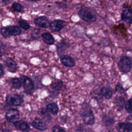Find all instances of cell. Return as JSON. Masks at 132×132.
Instances as JSON below:
<instances>
[{
  "label": "cell",
  "instance_id": "6da1fadb",
  "mask_svg": "<svg viewBox=\"0 0 132 132\" xmlns=\"http://www.w3.org/2000/svg\"><path fill=\"white\" fill-rule=\"evenodd\" d=\"M22 32L21 28L15 25L3 27L1 29V35L5 38L20 35Z\"/></svg>",
  "mask_w": 132,
  "mask_h": 132
},
{
  "label": "cell",
  "instance_id": "7a4b0ae2",
  "mask_svg": "<svg viewBox=\"0 0 132 132\" xmlns=\"http://www.w3.org/2000/svg\"><path fill=\"white\" fill-rule=\"evenodd\" d=\"M78 14L80 18L87 22H94L96 21V15L89 8L82 7L78 11Z\"/></svg>",
  "mask_w": 132,
  "mask_h": 132
},
{
  "label": "cell",
  "instance_id": "3957f363",
  "mask_svg": "<svg viewBox=\"0 0 132 132\" xmlns=\"http://www.w3.org/2000/svg\"><path fill=\"white\" fill-rule=\"evenodd\" d=\"M118 66L122 72L128 73L130 71L131 68V60L126 56H123L118 63Z\"/></svg>",
  "mask_w": 132,
  "mask_h": 132
},
{
  "label": "cell",
  "instance_id": "277c9868",
  "mask_svg": "<svg viewBox=\"0 0 132 132\" xmlns=\"http://www.w3.org/2000/svg\"><path fill=\"white\" fill-rule=\"evenodd\" d=\"M22 98L17 94H10L7 95L6 102V103L10 106L13 107L20 106L23 102Z\"/></svg>",
  "mask_w": 132,
  "mask_h": 132
},
{
  "label": "cell",
  "instance_id": "5b68a950",
  "mask_svg": "<svg viewBox=\"0 0 132 132\" xmlns=\"http://www.w3.org/2000/svg\"><path fill=\"white\" fill-rule=\"evenodd\" d=\"M5 117L9 123L13 124V123L19 120L20 118L19 111L16 109L11 108L6 112Z\"/></svg>",
  "mask_w": 132,
  "mask_h": 132
},
{
  "label": "cell",
  "instance_id": "8992f818",
  "mask_svg": "<svg viewBox=\"0 0 132 132\" xmlns=\"http://www.w3.org/2000/svg\"><path fill=\"white\" fill-rule=\"evenodd\" d=\"M121 19L127 24L132 22V8L129 6H124L121 13Z\"/></svg>",
  "mask_w": 132,
  "mask_h": 132
},
{
  "label": "cell",
  "instance_id": "52a82bcc",
  "mask_svg": "<svg viewBox=\"0 0 132 132\" xmlns=\"http://www.w3.org/2000/svg\"><path fill=\"white\" fill-rule=\"evenodd\" d=\"M24 89L27 92H31L34 89V83L31 78L28 76L22 75L20 77Z\"/></svg>",
  "mask_w": 132,
  "mask_h": 132
},
{
  "label": "cell",
  "instance_id": "ba28073f",
  "mask_svg": "<svg viewBox=\"0 0 132 132\" xmlns=\"http://www.w3.org/2000/svg\"><path fill=\"white\" fill-rule=\"evenodd\" d=\"M65 26V22L61 20H55L50 23V29L54 32H58L61 30Z\"/></svg>",
  "mask_w": 132,
  "mask_h": 132
},
{
  "label": "cell",
  "instance_id": "9c48e42d",
  "mask_svg": "<svg viewBox=\"0 0 132 132\" xmlns=\"http://www.w3.org/2000/svg\"><path fill=\"white\" fill-rule=\"evenodd\" d=\"M34 22L36 26L44 28H49L51 23L48 19L44 16H41L36 18L34 19Z\"/></svg>",
  "mask_w": 132,
  "mask_h": 132
},
{
  "label": "cell",
  "instance_id": "30bf717a",
  "mask_svg": "<svg viewBox=\"0 0 132 132\" xmlns=\"http://www.w3.org/2000/svg\"><path fill=\"white\" fill-rule=\"evenodd\" d=\"M84 122L87 125H93L95 122V117L91 109L86 111L82 116Z\"/></svg>",
  "mask_w": 132,
  "mask_h": 132
},
{
  "label": "cell",
  "instance_id": "8fae6325",
  "mask_svg": "<svg viewBox=\"0 0 132 132\" xmlns=\"http://www.w3.org/2000/svg\"><path fill=\"white\" fill-rule=\"evenodd\" d=\"M14 126L18 130L22 131H29L30 127L27 122L23 120H18L13 123Z\"/></svg>",
  "mask_w": 132,
  "mask_h": 132
},
{
  "label": "cell",
  "instance_id": "7c38bea8",
  "mask_svg": "<svg viewBox=\"0 0 132 132\" xmlns=\"http://www.w3.org/2000/svg\"><path fill=\"white\" fill-rule=\"evenodd\" d=\"M61 63L67 67H73L75 65V61L74 59L70 56L68 55H63L60 58Z\"/></svg>",
  "mask_w": 132,
  "mask_h": 132
},
{
  "label": "cell",
  "instance_id": "4fadbf2b",
  "mask_svg": "<svg viewBox=\"0 0 132 132\" xmlns=\"http://www.w3.org/2000/svg\"><path fill=\"white\" fill-rule=\"evenodd\" d=\"M5 63L6 67L9 72L14 73L17 71L16 63L11 58L7 57L6 59Z\"/></svg>",
  "mask_w": 132,
  "mask_h": 132
},
{
  "label": "cell",
  "instance_id": "5bb4252c",
  "mask_svg": "<svg viewBox=\"0 0 132 132\" xmlns=\"http://www.w3.org/2000/svg\"><path fill=\"white\" fill-rule=\"evenodd\" d=\"M31 126L40 131L45 130L46 129V124L40 119H35L31 123Z\"/></svg>",
  "mask_w": 132,
  "mask_h": 132
},
{
  "label": "cell",
  "instance_id": "9a60e30c",
  "mask_svg": "<svg viewBox=\"0 0 132 132\" xmlns=\"http://www.w3.org/2000/svg\"><path fill=\"white\" fill-rule=\"evenodd\" d=\"M70 46V44L65 40H61L57 45V53L59 55L63 53Z\"/></svg>",
  "mask_w": 132,
  "mask_h": 132
},
{
  "label": "cell",
  "instance_id": "2e32d148",
  "mask_svg": "<svg viewBox=\"0 0 132 132\" xmlns=\"http://www.w3.org/2000/svg\"><path fill=\"white\" fill-rule=\"evenodd\" d=\"M117 130L119 131H131L132 126L128 123H118L116 125Z\"/></svg>",
  "mask_w": 132,
  "mask_h": 132
},
{
  "label": "cell",
  "instance_id": "e0dca14e",
  "mask_svg": "<svg viewBox=\"0 0 132 132\" xmlns=\"http://www.w3.org/2000/svg\"><path fill=\"white\" fill-rule=\"evenodd\" d=\"M41 37L43 41L47 44L52 45L54 44L55 39L52 35L49 32H44L41 35Z\"/></svg>",
  "mask_w": 132,
  "mask_h": 132
},
{
  "label": "cell",
  "instance_id": "ac0fdd59",
  "mask_svg": "<svg viewBox=\"0 0 132 132\" xmlns=\"http://www.w3.org/2000/svg\"><path fill=\"white\" fill-rule=\"evenodd\" d=\"M9 83L11 88L14 89H20L22 84L20 78L16 77L11 78L9 81Z\"/></svg>",
  "mask_w": 132,
  "mask_h": 132
},
{
  "label": "cell",
  "instance_id": "d6986e66",
  "mask_svg": "<svg viewBox=\"0 0 132 132\" xmlns=\"http://www.w3.org/2000/svg\"><path fill=\"white\" fill-rule=\"evenodd\" d=\"M100 93L107 99H110L111 98L112 94H113V91L109 87H104L101 88L100 90Z\"/></svg>",
  "mask_w": 132,
  "mask_h": 132
},
{
  "label": "cell",
  "instance_id": "ffe728a7",
  "mask_svg": "<svg viewBox=\"0 0 132 132\" xmlns=\"http://www.w3.org/2000/svg\"><path fill=\"white\" fill-rule=\"evenodd\" d=\"M46 109L52 114H57L59 111L58 105L55 103H51L46 105Z\"/></svg>",
  "mask_w": 132,
  "mask_h": 132
},
{
  "label": "cell",
  "instance_id": "44dd1931",
  "mask_svg": "<svg viewBox=\"0 0 132 132\" xmlns=\"http://www.w3.org/2000/svg\"><path fill=\"white\" fill-rule=\"evenodd\" d=\"M49 111L47 110H46L44 108H41L38 111L39 114L40 115L41 117H42L45 120H46L47 122H50L51 119V116H50V114L49 113Z\"/></svg>",
  "mask_w": 132,
  "mask_h": 132
},
{
  "label": "cell",
  "instance_id": "7402d4cb",
  "mask_svg": "<svg viewBox=\"0 0 132 132\" xmlns=\"http://www.w3.org/2000/svg\"><path fill=\"white\" fill-rule=\"evenodd\" d=\"M11 7L14 11L18 12H21L23 11L24 9L23 6L21 4L16 2L13 3L11 6Z\"/></svg>",
  "mask_w": 132,
  "mask_h": 132
},
{
  "label": "cell",
  "instance_id": "603a6c76",
  "mask_svg": "<svg viewBox=\"0 0 132 132\" xmlns=\"http://www.w3.org/2000/svg\"><path fill=\"white\" fill-rule=\"evenodd\" d=\"M18 23H19L20 27L24 30H28L30 27L29 24L28 23H27L25 20H20L19 21Z\"/></svg>",
  "mask_w": 132,
  "mask_h": 132
},
{
  "label": "cell",
  "instance_id": "cb8c5ba5",
  "mask_svg": "<svg viewBox=\"0 0 132 132\" xmlns=\"http://www.w3.org/2000/svg\"><path fill=\"white\" fill-rule=\"evenodd\" d=\"M103 121L106 126H110L113 123L114 120L107 116H104L103 118Z\"/></svg>",
  "mask_w": 132,
  "mask_h": 132
},
{
  "label": "cell",
  "instance_id": "d4e9b609",
  "mask_svg": "<svg viewBox=\"0 0 132 132\" xmlns=\"http://www.w3.org/2000/svg\"><path fill=\"white\" fill-rule=\"evenodd\" d=\"M63 86V84L62 81L58 80L53 84L52 88L54 89H55L58 91H60V90H61Z\"/></svg>",
  "mask_w": 132,
  "mask_h": 132
},
{
  "label": "cell",
  "instance_id": "484cf974",
  "mask_svg": "<svg viewBox=\"0 0 132 132\" xmlns=\"http://www.w3.org/2000/svg\"><path fill=\"white\" fill-rule=\"evenodd\" d=\"M126 110L130 113H132V100L127 101L125 105Z\"/></svg>",
  "mask_w": 132,
  "mask_h": 132
},
{
  "label": "cell",
  "instance_id": "4316f807",
  "mask_svg": "<svg viewBox=\"0 0 132 132\" xmlns=\"http://www.w3.org/2000/svg\"><path fill=\"white\" fill-rule=\"evenodd\" d=\"M40 30L38 28H35L31 32V37L34 39H38L39 37Z\"/></svg>",
  "mask_w": 132,
  "mask_h": 132
},
{
  "label": "cell",
  "instance_id": "83f0119b",
  "mask_svg": "<svg viewBox=\"0 0 132 132\" xmlns=\"http://www.w3.org/2000/svg\"><path fill=\"white\" fill-rule=\"evenodd\" d=\"M124 103H125V100L123 97L120 96V97H118L117 98H116V104L118 106L122 107L123 105L124 104Z\"/></svg>",
  "mask_w": 132,
  "mask_h": 132
},
{
  "label": "cell",
  "instance_id": "f1b7e54d",
  "mask_svg": "<svg viewBox=\"0 0 132 132\" xmlns=\"http://www.w3.org/2000/svg\"><path fill=\"white\" fill-rule=\"evenodd\" d=\"M52 131L54 132H59V131H65L64 129L61 128L58 125H55L52 128Z\"/></svg>",
  "mask_w": 132,
  "mask_h": 132
},
{
  "label": "cell",
  "instance_id": "f546056e",
  "mask_svg": "<svg viewBox=\"0 0 132 132\" xmlns=\"http://www.w3.org/2000/svg\"><path fill=\"white\" fill-rule=\"evenodd\" d=\"M59 91L53 89V90L51 91V96L53 98L57 97L59 94Z\"/></svg>",
  "mask_w": 132,
  "mask_h": 132
},
{
  "label": "cell",
  "instance_id": "4dcf8cb0",
  "mask_svg": "<svg viewBox=\"0 0 132 132\" xmlns=\"http://www.w3.org/2000/svg\"><path fill=\"white\" fill-rule=\"evenodd\" d=\"M126 121L127 123H128L131 126H132V115L128 116L126 118Z\"/></svg>",
  "mask_w": 132,
  "mask_h": 132
},
{
  "label": "cell",
  "instance_id": "1f68e13d",
  "mask_svg": "<svg viewBox=\"0 0 132 132\" xmlns=\"http://www.w3.org/2000/svg\"><path fill=\"white\" fill-rule=\"evenodd\" d=\"M4 74V68L2 64L0 65V76L1 77H2L3 75Z\"/></svg>",
  "mask_w": 132,
  "mask_h": 132
},
{
  "label": "cell",
  "instance_id": "d6a6232c",
  "mask_svg": "<svg viewBox=\"0 0 132 132\" xmlns=\"http://www.w3.org/2000/svg\"><path fill=\"white\" fill-rule=\"evenodd\" d=\"M58 6L61 8H66L67 7V4H63V3H58Z\"/></svg>",
  "mask_w": 132,
  "mask_h": 132
},
{
  "label": "cell",
  "instance_id": "836d02e7",
  "mask_svg": "<svg viewBox=\"0 0 132 132\" xmlns=\"http://www.w3.org/2000/svg\"><path fill=\"white\" fill-rule=\"evenodd\" d=\"M3 1V2L6 3V4H9V3H10L12 0H2Z\"/></svg>",
  "mask_w": 132,
  "mask_h": 132
},
{
  "label": "cell",
  "instance_id": "e575fe53",
  "mask_svg": "<svg viewBox=\"0 0 132 132\" xmlns=\"http://www.w3.org/2000/svg\"><path fill=\"white\" fill-rule=\"evenodd\" d=\"M27 1H30V2H38V1H39V0H27Z\"/></svg>",
  "mask_w": 132,
  "mask_h": 132
}]
</instances>
